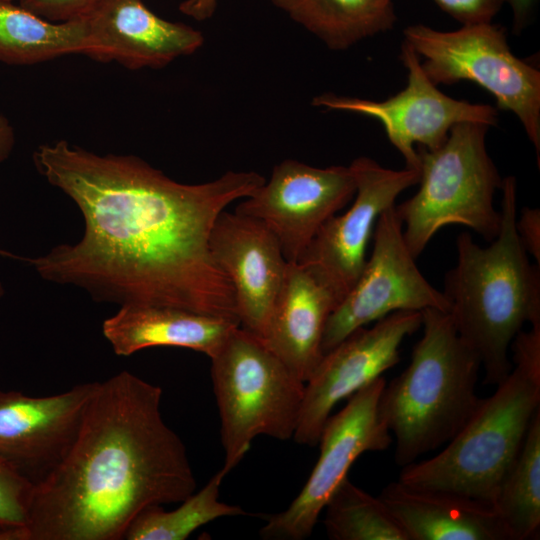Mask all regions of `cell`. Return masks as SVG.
Segmentation results:
<instances>
[{
  "label": "cell",
  "instance_id": "cell-23",
  "mask_svg": "<svg viewBox=\"0 0 540 540\" xmlns=\"http://www.w3.org/2000/svg\"><path fill=\"white\" fill-rule=\"evenodd\" d=\"M492 506L509 540L535 539L540 530V410L502 479Z\"/></svg>",
  "mask_w": 540,
  "mask_h": 540
},
{
  "label": "cell",
  "instance_id": "cell-34",
  "mask_svg": "<svg viewBox=\"0 0 540 540\" xmlns=\"http://www.w3.org/2000/svg\"><path fill=\"white\" fill-rule=\"evenodd\" d=\"M0 256H3V257H8V258H14V259H24L20 256H17L9 251H6L2 248H0Z\"/></svg>",
  "mask_w": 540,
  "mask_h": 540
},
{
  "label": "cell",
  "instance_id": "cell-1",
  "mask_svg": "<svg viewBox=\"0 0 540 540\" xmlns=\"http://www.w3.org/2000/svg\"><path fill=\"white\" fill-rule=\"evenodd\" d=\"M33 161L84 219L76 243L27 259L42 279L82 288L101 302L175 307L239 323L210 235L220 213L258 189L262 175L227 171L185 184L140 157L100 155L65 140L40 145Z\"/></svg>",
  "mask_w": 540,
  "mask_h": 540
},
{
  "label": "cell",
  "instance_id": "cell-29",
  "mask_svg": "<svg viewBox=\"0 0 540 540\" xmlns=\"http://www.w3.org/2000/svg\"><path fill=\"white\" fill-rule=\"evenodd\" d=\"M515 229L519 240L528 255L536 264L540 263V210L523 207L520 216H516Z\"/></svg>",
  "mask_w": 540,
  "mask_h": 540
},
{
  "label": "cell",
  "instance_id": "cell-7",
  "mask_svg": "<svg viewBox=\"0 0 540 540\" xmlns=\"http://www.w3.org/2000/svg\"><path fill=\"white\" fill-rule=\"evenodd\" d=\"M210 359L225 456L222 468L229 473L257 436L293 439L305 383L263 339L240 325Z\"/></svg>",
  "mask_w": 540,
  "mask_h": 540
},
{
  "label": "cell",
  "instance_id": "cell-20",
  "mask_svg": "<svg viewBox=\"0 0 540 540\" xmlns=\"http://www.w3.org/2000/svg\"><path fill=\"white\" fill-rule=\"evenodd\" d=\"M240 324L180 308L125 305L104 320L102 333L116 355L151 347H180L212 357Z\"/></svg>",
  "mask_w": 540,
  "mask_h": 540
},
{
  "label": "cell",
  "instance_id": "cell-15",
  "mask_svg": "<svg viewBox=\"0 0 540 540\" xmlns=\"http://www.w3.org/2000/svg\"><path fill=\"white\" fill-rule=\"evenodd\" d=\"M99 382L50 396L0 390V462L33 486L63 460Z\"/></svg>",
  "mask_w": 540,
  "mask_h": 540
},
{
  "label": "cell",
  "instance_id": "cell-16",
  "mask_svg": "<svg viewBox=\"0 0 540 540\" xmlns=\"http://www.w3.org/2000/svg\"><path fill=\"white\" fill-rule=\"evenodd\" d=\"M210 250L233 288L240 326L264 340L288 264L280 243L259 220L224 210Z\"/></svg>",
  "mask_w": 540,
  "mask_h": 540
},
{
  "label": "cell",
  "instance_id": "cell-17",
  "mask_svg": "<svg viewBox=\"0 0 540 540\" xmlns=\"http://www.w3.org/2000/svg\"><path fill=\"white\" fill-rule=\"evenodd\" d=\"M85 18L90 57L132 70L163 68L204 43L201 31L156 15L142 0H100Z\"/></svg>",
  "mask_w": 540,
  "mask_h": 540
},
{
  "label": "cell",
  "instance_id": "cell-13",
  "mask_svg": "<svg viewBox=\"0 0 540 540\" xmlns=\"http://www.w3.org/2000/svg\"><path fill=\"white\" fill-rule=\"evenodd\" d=\"M420 311H396L363 326L324 353L305 383L293 440L316 446L333 408L400 361L403 340L421 328Z\"/></svg>",
  "mask_w": 540,
  "mask_h": 540
},
{
  "label": "cell",
  "instance_id": "cell-19",
  "mask_svg": "<svg viewBox=\"0 0 540 540\" xmlns=\"http://www.w3.org/2000/svg\"><path fill=\"white\" fill-rule=\"evenodd\" d=\"M379 498L408 540H509L490 503L399 481L385 486Z\"/></svg>",
  "mask_w": 540,
  "mask_h": 540
},
{
  "label": "cell",
  "instance_id": "cell-4",
  "mask_svg": "<svg viewBox=\"0 0 540 540\" xmlns=\"http://www.w3.org/2000/svg\"><path fill=\"white\" fill-rule=\"evenodd\" d=\"M530 326L513 339L512 369L496 391L480 400L469 421L441 452L403 466L399 482L492 505L540 410V323Z\"/></svg>",
  "mask_w": 540,
  "mask_h": 540
},
{
  "label": "cell",
  "instance_id": "cell-2",
  "mask_svg": "<svg viewBox=\"0 0 540 540\" xmlns=\"http://www.w3.org/2000/svg\"><path fill=\"white\" fill-rule=\"evenodd\" d=\"M162 389L129 371L99 382L61 463L33 486L18 540H120L148 507L196 489Z\"/></svg>",
  "mask_w": 540,
  "mask_h": 540
},
{
  "label": "cell",
  "instance_id": "cell-26",
  "mask_svg": "<svg viewBox=\"0 0 540 540\" xmlns=\"http://www.w3.org/2000/svg\"><path fill=\"white\" fill-rule=\"evenodd\" d=\"M33 484L0 462V523L22 528Z\"/></svg>",
  "mask_w": 540,
  "mask_h": 540
},
{
  "label": "cell",
  "instance_id": "cell-25",
  "mask_svg": "<svg viewBox=\"0 0 540 540\" xmlns=\"http://www.w3.org/2000/svg\"><path fill=\"white\" fill-rule=\"evenodd\" d=\"M331 540H408L386 505L345 478L326 503Z\"/></svg>",
  "mask_w": 540,
  "mask_h": 540
},
{
  "label": "cell",
  "instance_id": "cell-36",
  "mask_svg": "<svg viewBox=\"0 0 540 540\" xmlns=\"http://www.w3.org/2000/svg\"><path fill=\"white\" fill-rule=\"evenodd\" d=\"M6 1H14V0H6Z\"/></svg>",
  "mask_w": 540,
  "mask_h": 540
},
{
  "label": "cell",
  "instance_id": "cell-10",
  "mask_svg": "<svg viewBox=\"0 0 540 540\" xmlns=\"http://www.w3.org/2000/svg\"><path fill=\"white\" fill-rule=\"evenodd\" d=\"M372 239V251L358 279L327 321L323 354L356 329L393 312H421L428 308L449 311L443 293L428 282L416 265L395 204L379 216Z\"/></svg>",
  "mask_w": 540,
  "mask_h": 540
},
{
  "label": "cell",
  "instance_id": "cell-31",
  "mask_svg": "<svg viewBox=\"0 0 540 540\" xmlns=\"http://www.w3.org/2000/svg\"><path fill=\"white\" fill-rule=\"evenodd\" d=\"M506 3L511 8L513 30L520 34L531 19L535 0H506Z\"/></svg>",
  "mask_w": 540,
  "mask_h": 540
},
{
  "label": "cell",
  "instance_id": "cell-30",
  "mask_svg": "<svg viewBox=\"0 0 540 540\" xmlns=\"http://www.w3.org/2000/svg\"><path fill=\"white\" fill-rule=\"evenodd\" d=\"M217 7V0H182L179 10L182 14L197 21L210 19Z\"/></svg>",
  "mask_w": 540,
  "mask_h": 540
},
{
  "label": "cell",
  "instance_id": "cell-12",
  "mask_svg": "<svg viewBox=\"0 0 540 540\" xmlns=\"http://www.w3.org/2000/svg\"><path fill=\"white\" fill-rule=\"evenodd\" d=\"M355 192L350 166L320 168L285 159L234 212L262 222L277 238L287 262H298L319 229Z\"/></svg>",
  "mask_w": 540,
  "mask_h": 540
},
{
  "label": "cell",
  "instance_id": "cell-22",
  "mask_svg": "<svg viewBox=\"0 0 540 540\" xmlns=\"http://www.w3.org/2000/svg\"><path fill=\"white\" fill-rule=\"evenodd\" d=\"M86 18L51 22L13 1L0 0V62L32 65L69 54L91 56Z\"/></svg>",
  "mask_w": 540,
  "mask_h": 540
},
{
  "label": "cell",
  "instance_id": "cell-24",
  "mask_svg": "<svg viewBox=\"0 0 540 540\" xmlns=\"http://www.w3.org/2000/svg\"><path fill=\"white\" fill-rule=\"evenodd\" d=\"M228 473L221 468L198 492L171 511L161 505L146 508L132 521L124 539L184 540L199 527L221 517L245 515L239 506L219 500L220 487Z\"/></svg>",
  "mask_w": 540,
  "mask_h": 540
},
{
  "label": "cell",
  "instance_id": "cell-3",
  "mask_svg": "<svg viewBox=\"0 0 540 540\" xmlns=\"http://www.w3.org/2000/svg\"><path fill=\"white\" fill-rule=\"evenodd\" d=\"M501 226L481 247L468 232L456 239L457 262L444 278V297L454 326L477 354L485 383L500 384L510 373L509 350L526 323H540V268L531 264L515 229L517 183L503 179Z\"/></svg>",
  "mask_w": 540,
  "mask_h": 540
},
{
  "label": "cell",
  "instance_id": "cell-6",
  "mask_svg": "<svg viewBox=\"0 0 540 540\" xmlns=\"http://www.w3.org/2000/svg\"><path fill=\"white\" fill-rule=\"evenodd\" d=\"M489 126L454 125L435 150L418 147V191L395 205L408 249L417 258L434 235L448 225L465 226L484 240L496 238L501 213L493 203L503 179L486 148Z\"/></svg>",
  "mask_w": 540,
  "mask_h": 540
},
{
  "label": "cell",
  "instance_id": "cell-14",
  "mask_svg": "<svg viewBox=\"0 0 540 540\" xmlns=\"http://www.w3.org/2000/svg\"><path fill=\"white\" fill-rule=\"evenodd\" d=\"M349 166L356 182L352 205L324 223L298 261L329 287L339 303L363 269L379 216L420 180L418 170H393L366 156Z\"/></svg>",
  "mask_w": 540,
  "mask_h": 540
},
{
  "label": "cell",
  "instance_id": "cell-5",
  "mask_svg": "<svg viewBox=\"0 0 540 540\" xmlns=\"http://www.w3.org/2000/svg\"><path fill=\"white\" fill-rule=\"evenodd\" d=\"M423 335L406 369L380 395L378 410L396 440L395 462L403 467L448 443L480 403L481 362L458 334L448 312L421 311Z\"/></svg>",
  "mask_w": 540,
  "mask_h": 540
},
{
  "label": "cell",
  "instance_id": "cell-11",
  "mask_svg": "<svg viewBox=\"0 0 540 540\" xmlns=\"http://www.w3.org/2000/svg\"><path fill=\"white\" fill-rule=\"evenodd\" d=\"M401 61L407 69L406 87L383 101L322 93L311 104L325 110L345 111L378 120L390 143L403 156L406 168L420 171L414 144L427 150L439 148L451 128L462 122L490 126L498 123V109L451 98L442 93L424 72L419 55L407 43L401 45Z\"/></svg>",
  "mask_w": 540,
  "mask_h": 540
},
{
  "label": "cell",
  "instance_id": "cell-27",
  "mask_svg": "<svg viewBox=\"0 0 540 540\" xmlns=\"http://www.w3.org/2000/svg\"><path fill=\"white\" fill-rule=\"evenodd\" d=\"M100 0H18L19 5L51 22L87 17Z\"/></svg>",
  "mask_w": 540,
  "mask_h": 540
},
{
  "label": "cell",
  "instance_id": "cell-21",
  "mask_svg": "<svg viewBox=\"0 0 540 540\" xmlns=\"http://www.w3.org/2000/svg\"><path fill=\"white\" fill-rule=\"evenodd\" d=\"M273 6L334 51L391 30L393 0H270Z\"/></svg>",
  "mask_w": 540,
  "mask_h": 540
},
{
  "label": "cell",
  "instance_id": "cell-8",
  "mask_svg": "<svg viewBox=\"0 0 540 540\" xmlns=\"http://www.w3.org/2000/svg\"><path fill=\"white\" fill-rule=\"evenodd\" d=\"M403 35L435 85L471 81L494 96L497 109L513 112L540 166V71L512 53L505 28L490 22L446 32L416 24Z\"/></svg>",
  "mask_w": 540,
  "mask_h": 540
},
{
  "label": "cell",
  "instance_id": "cell-28",
  "mask_svg": "<svg viewBox=\"0 0 540 540\" xmlns=\"http://www.w3.org/2000/svg\"><path fill=\"white\" fill-rule=\"evenodd\" d=\"M462 25L490 23L506 0H433Z\"/></svg>",
  "mask_w": 540,
  "mask_h": 540
},
{
  "label": "cell",
  "instance_id": "cell-9",
  "mask_svg": "<svg viewBox=\"0 0 540 540\" xmlns=\"http://www.w3.org/2000/svg\"><path fill=\"white\" fill-rule=\"evenodd\" d=\"M386 385L383 376L356 391L337 414L327 419L318 441L320 454L297 497L282 512L268 516L260 529L266 540L309 537L331 495L347 478L360 455L386 450L391 433L381 419L378 403Z\"/></svg>",
  "mask_w": 540,
  "mask_h": 540
},
{
  "label": "cell",
  "instance_id": "cell-18",
  "mask_svg": "<svg viewBox=\"0 0 540 540\" xmlns=\"http://www.w3.org/2000/svg\"><path fill=\"white\" fill-rule=\"evenodd\" d=\"M338 303L311 270L299 262H288L264 341L304 383L324 355V331Z\"/></svg>",
  "mask_w": 540,
  "mask_h": 540
},
{
  "label": "cell",
  "instance_id": "cell-32",
  "mask_svg": "<svg viewBox=\"0 0 540 540\" xmlns=\"http://www.w3.org/2000/svg\"><path fill=\"white\" fill-rule=\"evenodd\" d=\"M15 146V131L10 121L0 114V163L5 161Z\"/></svg>",
  "mask_w": 540,
  "mask_h": 540
},
{
  "label": "cell",
  "instance_id": "cell-35",
  "mask_svg": "<svg viewBox=\"0 0 540 540\" xmlns=\"http://www.w3.org/2000/svg\"><path fill=\"white\" fill-rule=\"evenodd\" d=\"M4 292H5L4 286L2 282L0 281V299L4 296Z\"/></svg>",
  "mask_w": 540,
  "mask_h": 540
},
{
  "label": "cell",
  "instance_id": "cell-33",
  "mask_svg": "<svg viewBox=\"0 0 540 540\" xmlns=\"http://www.w3.org/2000/svg\"><path fill=\"white\" fill-rule=\"evenodd\" d=\"M17 527H9L0 523V540H9L12 531Z\"/></svg>",
  "mask_w": 540,
  "mask_h": 540
}]
</instances>
